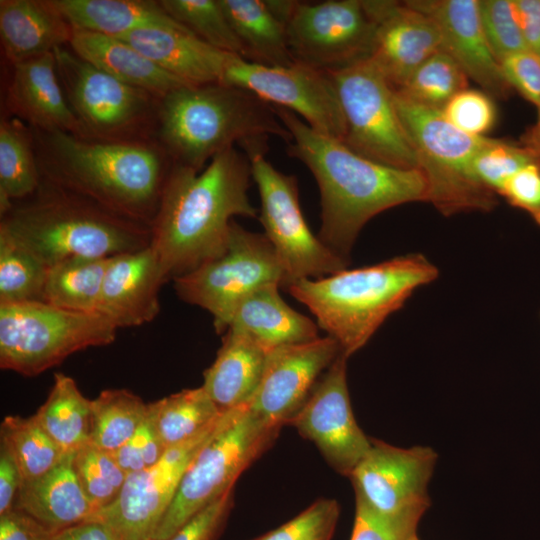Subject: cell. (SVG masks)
<instances>
[{"instance_id": "51", "label": "cell", "mask_w": 540, "mask_h": 540, "mask_svg": "<svg viewBox=\"0 0 540 540\" xmlns=\"http://www.w3.org/2000/svg\"><path fill=\"white\" fill-rule=\"evenodd\" d=\"M52 531L18 509L0 515V540H54Z\"/></svg>"}, {"instance_id": "5", "label": "cell", "mask_w": 540, "mask_h": 540, "mask_svg": "<svg viewBox=\"0 0 540 540\" xmlns=\"http://www.w3.org/2000/svg\"><path fill=\"white\" fill-rule=\"evenodd\" d=\"M437 276V267L423 255L408 254L318 279H300L287 289L349 358L416 289Z\"/></svg>"}, {"instance_id": "18", "label": "cell", "mask_w": 540, "mask_h": 540, "mask_svg": "<svg viewBox=\"0 0 540 540\" xmlns=\"http://www.w3.org/2000/svg\"><path fill=\"white\" fill-rule=\"evenodd\" d=\"M436 460L437 454L429 447L400 448L371 438L369 451L349 478L356 498L380 514L425 512Z\"/></svg>"}, {"instance_id": "17", "label": "cell", "mask_w": 540, "mask_h": 540, "mask_svg": "<svg viewBox=\"0 0 540 540\" xmlns=\"http://www.w3.org/2000/svg\"><path fill=\"white\" fill-rule=\"evenodd\" d=\"M347 359L342 354L336 358L289 424L316 445L335 471L349 477L369 451L371 438L359 427L352 411Z\"/></svg>"}, {"instance_id": "8", "label": "cell", "mask_w": 540, "mask_h": 540, "mask_svg": "<svg viewBox=\"0 0 540 540\" xmlns=\"http://www.w3.org/2000/svg\"><path fill=\"white\" fill-rule=\"evenodd\" d=\"M394 99L418 169L428 183L427 202L445 216L492 210L497 204L496 194L473 176L470 167L490 138L461 131L440 110L416 104L395 92Z\"/></svg>"}, {"instance_id": "32", "label": "cell", "mask_w": 540, "mask_h": 540, "mask_svg": "<svg viewBox=\"0 0 540 540\" xmlns=\"http://www.w3.org/2000/svg\"><path fill=\"white\" fill-rule=\"evenodd\" d=\"M32 129L18 118L2 115L0 121V215L40 186Z\"/></svg>"}, {"instance_id": "52", "label": "cell", "mask_w": 540, "mask_h": 540, "mask_svg": "<svg viewBox=\"0 0 540 540\" xmlns=\"http://www.w3.org/2000/svg\"><path fill=\"white\" fill-rule=\"evenodd\" d=\"M22 483L19 468L8 448H0V515L14 509L16 497Z\"/></svg>"}, {"instance_id": "57", "label": "cell", "mask_w": 540, "mask_h": 540, "mask_svg": "<svg viewBox=\"0 0 540 540\" xmlns=\"http://www.w3.org/2000/svg\"><path fill=\"white\" fill-rule=\"evenodd\" d=\"M153 540V539H152Z\"/></svg>"}, {"instance_id": "11", "label": "cell", "mask_w": 540, "mask_h": 540, "mask_svg": "<svg viewBox=\"0 0 540 540\" xmlns=\"http://www.w3.org/2000/svg\"><path fill=\"white\" fill-rule=\"evenodd\" d=\"M268 136L241 142L260 196V222L287 277V286L300 279H318L347 268L349 260L316 237L303 216L297 179L266 159Z\"/></svg>"}, {"instance_id": "10", "label": "cell", "mask_w": 540, "mask_h": 540, "mask_svg": "<svg viewBox=\"0 0 540 540\" xmlns=\"http://www.w3.org/2000/svg\"><path fill=\"white\" fill-rule=\"evenodd\" d=\"M117 329L99 313L46 302L0 304V366L35 376L77 351L112 343Z\"/></svg>"}, {"instance_id": "31", "label": "cell", "mask_w": 540, "mask_h": 540, "mask_svg": "<svg viewBox=\"0 0 540 540\" xmlns=\"http://www.w3.org/2000/svg\"><path fill=\"white\" fill-rule=\"evenodd\" d=\"M243 48V59L270 67L295 63L289 49L285 24L267 0H220Z\"/></svg>"}, {"instance_id": "41", "label": "cell", "mask_w": 540, "mask_h": 540, "mask_svg": "<svg viewBox=\"0 0 540 540\" xmlns=\"http://www.w3.org/2000/svg\"><path fill=\"white\" fill-rule=\"evenodd\" d=\"M73 466L94 513L111 505L119 496L128 474L113 453L87 443L74 453Z\"/></svg>"}, {"instance_id": "44", "label": "cell", "mask_w": 540, "mask_h": 540, "mask_svg": "<svg viewBox=\"0 0 540 540\" xmlns=\"http://www.w3.org/2000/svg\"><path fill=\"white\" fill-rule=\"evenodd\" d=\"M339 514L336 500L321 498L290 521L253 540H331Z\"/></svg>"}, {"instance_id": "3", "label": "cell", "mask_w": 540, "mask_h": 540, "mask_svg": "<svg viewBox=\"0 0 540 540\" xmlns=\"http://www.w3.org/2000/svg\"><path fill=\"white\" fill-rule=\"evenodd\" d=\"M31 129L41 180L151 227L172 167L156 140L97 141Z\"/></svg>"}, {"instance_id": "25", "label": "cell", "mask_w": 540, "mask_h": 540, "mask_svg": "<svg viewBox=\"0 0 540 540\" xmlns=\"http://www.w3.org/2000/svg\"><path fill=\"white\" fill-rule=\"evenodd\" d=\"M74 29L51 0H1L0 39L9 65L68 46Z\"/></svg>"}, {"instance_id": "26", "label": "cell", "mask_w": 540, "mask_h": 540, "mask_svg": "<svg viewBox=\"0 0 540 540\" xmlns=\"http://www.w3.org/2000/svg\"><path fill=\"white\" fill-rule=\"evenodd\" d=\"M68 454L43 476L21 483L15 509L25 512L54 532L87 521L94 514Z\"/></svg>"}, {"instance_id": "49", "label": "cell", "mask_w": 540, "mask_h": 540, "mask_svg": "<svg viewBox=\"0 0 540 540\" xmlns=\"http://www.w3.org/2000/svg\"><path fill=\"white\" fill-rule=\"evenodd\" d=\"M232 490L201 510L168 540H217L233 506Z\"/></svg>"}, {"instance_id": "38", "label": "cell", "mask_w": 540, "mask_h": 540, "mask_svg": "<svg viewBox=\"0 0 540 540\" xmlns=\"http://www.w3.org/2000/svg\"><path fill=\"white\" fill-rule=\"evenodd\" d=\"M49 268L0 227V304L43 302Z\"/></svg>"}, {"instance_id": "46", "label": "cell", "mask_w": 540, "mask_h": 540, "mask_svg": "<svg viewBox=\"0 0 540 540\" xmlns=\"http://www.w3.org/2000/svg\"><path fill=\"white\" fill-rule=\"evenodd\" d=\"M442 113L455 127L474 136H484L496 120V108L490 95L469 88L453 96Z\"/></svg>"}, {"instance_id": "12", "label": "cell", "mask_w": 540, "mask_h": 540, "mask_svg": "<svg viewBox=\"0 0 540 540\" xmlns=\"http://www.w3.org/2000/svg\"><path fill=\"white\" fill-rule=\"evenodd\" d=\"M185 302L207 310L218 334L227 331L238 304L267 284L287 286V277L265 234L253 233L234 220L225 250L193 271L175 278Z\"/></svg>"}, {"instance_id": "23", "label": "cell", "mask_w": 540, "mask_h": 540, "mask_svg": "<svg viewBox=\"0 0 540 540\" xmlns=\"http://www.w3.org/2000/svg\"><path fill=\"white\" fill-rule=\"evenodd\" d=\"M166 283L151 246L110 257L97 313L117 328L152 321L160 310L159 290Z\"/></svg>"}, {"instance_id": "1", "label": "cell", "mask_w": 540, "mask_h": 540, "mask_svg": "<svg viewBox=\"0 0 540 540\" xmlns=\"http://www.w3.org/2000/svg\"><path fill=\"white\" fill-rule=\"evenodd\" d=\"M251 178L249 159L235 146L200 172L172 164L150 242L166 282L220 255L234 216H257L248 197Z\"/></svg>"}, {"instance_id": "48", "label": "cell", "mask_w": 540, "mask_h": 540, "mask_svg": "<svg viewBox=\"0 0 540 540\" xmlns=\"http://www.w3.org/2000/svg\"><path fill=\"white\" fill-rule=\"evenodd\" d=\"M511 88L534 104L540 117V57L530 51L510 55L500 62Z\"/></svg>"}, {"instance_id": "37", "label": "cell", "mask_w": 540, "mask_h": 540, "mask_svg": "<svg viewBox=\"0 0 540 540\" xmlns=\"http://www.w3.org/2000/svg\"><path fill=\"white\" fill-rule=\"evenodd\" d=\"M1 443L13 456L22 482L35 480L57 466L64 453L41 428L34 416H6L1 423Z\"/></svg>"}, {"instance_id": "22", "label": "cell", "mask_w": 540, "mask_h": 540, "mask_svg": "<svg viewBox=\"0 0 540 540\" xmlns=\"http://www.w3.org/2000/svg\"><path fill=\"white\" fill-rule=\"evenodd\" d=\"M9 66L5 115L36 130L62 131L80 137L79 124L58 77L54 52Z\"/></svg>"}, {"instance_id": "42", "label": "cell", "mask_w": 540, "mask_h": 540, "mask_svg": "<svg viewBox=\"0 0 540 540\" xmlns=\"http://www.w3.org/2000/svg\"><path fill=\"white\" fill-rule=\"evenodd\" d=\"M537 161L540 159L524 146L490 138L473 157L470 167L482 185L499 194L512 175Z\"/></svg>"}, {"instance_id": "6", "label": "cell", "mask_w": 540, "mask_h": 540, "mask_svg": "<svg viewBox=\"0 0 540 540\" xmlns=\"http://www.w3.org/2000/svg\"><path fill=\"white\" fill-rule=\"evenodd\" d=\"M0 227L48 268L69 258L112 257L150 245L149 225L119 216L43 180L31 196L16 201Z\"/></svg>"}, {"instance_id": "27", "label": "cell", "mask_w": 540, "mask_h": 540, "mask_svg": "<svg viewBox=\"0 0 540 540\" xmlns=\"http://www.w3.org/2000/svg\"><path fill=\"white\" fill-rule=\"evenodd\" d=\"M267 354L247 334L227 329L202 385L222 412L249 403L261 381Z\"/></svg>"}, {"instance_id": "35", "label": "cell", "mask_w": 540, "mask_h": 540, "mask_svg": "<svg viewBox=\"0 0 540 540\" xmlns=\"http://www.w3.org/2000/svg\"><path fill=\"white\" fill-rule=\"evenodd\" d=\"M148 409L166 450L195 437L225 413L202 386L184 389L152 402Z\"/></svg>"}, {"instance_id": "34", "label": "cell", "mask_w": 540, "mask_h": 540, "mask_svg": "<svg viewBox=\"0 0 540 540\" xmlns=\"http://www.w3.org/2000/svg\"><path fill=\"white\" fill-rule=\"evenodd\" d=\"M110 257L79 256L49 267L43 302L79 312L97 313Z\"/></svg>"}, {"instance_id": "19", "label": "cell", "mask_w": 540, "mask_h": 540, "mask_svg": "<svg viewBox=\"0 0 540 540\" xmlns=\"http://www.w3.org/2000/svg\"><path fill=\"white\" fill-rule=\"evenodd\" d=\"M340 354L339 344L330 336L272 349L247 407L269 424L279 427L289 424L319 376Z\"/></svg>"}, {"instance_id": "13", "label": "cell", "mask_w": 540, "mask_h": 540, "mask_svg": "<svg viewBox=\"0 0 540 540\" xmlns=\"http://www.w3.org/2000/svg\"><path fill=\"white\" fill-rule=\"evenodd\" d=\"M345 120L342 143L375 162L418 169L417 158L400 120L394 91L369 58L327 73Z\"/></svg>"}, {"instance_id": "15", "label": "cell", "mask_w": 540, "mask_h": 540, "mask_svg": "<svg viewBox=\"0 0 540 540\" xmlns=\"http://www.w3.org/2000/svg\"><path fill=\"white\" fill-rule=\"evenodd\" d=\"M221 83L292 111L323 135L344 139V116L335 86L325 72L297 62L287 67L264 66L233 55Z\"/></svg>"}, {"instance_id": "16", "label": "cell", "mask_w": 540, "mask_h": 540, "mask_svg": "<svg viewBox=\"0 0 540 540\" xmlns=\"http://www.w3.org/2000/svg\"><path fill=\"white\" fill-rule=\"evenodd\" d=\"M219 420L190 440L166 450L154 466L128 474L117 499L89 520L103 522L120 540H152L185 470Z\"/></svg>"}, {"instance_id": "4", "label": "cell", "mask_w": 540, "mask_h": 540, "mask_svg": "<svg viewBox=\"0 0 540 540\" xmlns=\"http://www.w3.org/2000/svg\"><path fill=\"white\" fill-rule=\"evenodd\" d=\"M270 135L291 140L274 106L238 87L188 84L160 101L155 140L173 165L200 172L235 144Z\"/></svg>"}, {"instance_id": "7", "label": "cell", "mask_w": 540, "mask_h": 540, "mask_svg": "<svg viewBox=\"0 0 540 540\" xmlns=\"http://www.w3.org/2000/svg\"><path fill=\"white\" fill-rule=\"evenodd\" d=\"M280 428L259 418L247 405L225 412L185 470L153 540H168L232 490L240 474L271 445Z\"/></svg>"}, {"instance_id": "29", "label": "cell", "mask_w": 540, "mask_h": 540, "mask_svg": "<svg viewBox=\"0 0 540 540\" xmlns=\"http://www.w3.org/2000/svg\"><path fill=\"white\" fill-rule=\"evenodd\" d=\"M278 284H267L246 296L236 307L229 328L251 337L266 351L317 339L318 325L292 309Z\"/></svg>"}, {"instance_id": "33", "label": "cell", "mask_w": 540, "mask_h": 540, "mask_svg": "<svg viewBox=\"0 0 540 540\" xmlns=\"http://www.w3.org/2000/svg\"><path fill=\"white\" fill-rule=\"evenodd\" d=\"M33 416L66 454L75 453L89 443L91 400L85 398L76 382L63 373L55 374L46 401Z\"/></svg>"}, {"instance_id": "53", "label": "cell", "mask_w": 540, "mask_h": 540, "mask_svg": "<svg viewBox=\"0 0 540 540\" xmlns=\"http://www.w3.org/2000/svg\"><path fill=\"white\" fill-rule=\"evenodd\" d=\"M528 51L540 57V0H513Z\"/></svg>"}, {"instance_id": "56", "label": "cell", "mask_w": 540, "mask_h": 540, "mask_svg": "<svg viewBox=\"0 0 540 540\" xmlns=\"http://www.w3.org/2000/svg\"><path fill=\"white\" fill-rule=\"evenodd\" d=\"M414 540H419L418 537H416Z\"/></svg>"}, {"instance_id": "45", "label": "cell", "mask_w": 540, "mask_h": 540, "mask_svg": "<svg viewBox=\"0 0 540 540\" xmlns=\"http://www.w3.org/2000/svg\"><path fill=\"white\" fill-rule=\"evenodd\" d=\"M425 512L413 511L396 516L380 514L356 498L351 540H414Z\"/></svg>"}, {"instance_id": "55", "label": "cell", "mask_w": 540, "mask_h": 540, "mask_svg": "<svg viewBox=\"0 0 540 540\" xmlns=\"http://www.w3.org/2000/svg\"><path fill=\"white\" fill-rule=\"evenodd\" d=\"M522 142L524 147L528 148L540 159V117L537 123L524 134Z\"/></svg>"}, {"instance_id": "28", "label": "cell", "mask_w": 540, "mask_h": 540, "mask_svg": "<svg viewBox=\"0 0 540 540\" xmlns=\"http://www.w3.org/2000/svg\"><path fill=\"white\" fill-rule=\"evenodd\" d=\"M68 46L80 58L117 80L159 97L189 84L117 37L74 30Z\"/></svg>"}, {"instance_id": "50", "label": "cell", "mask_w": 540, "mask_h": 540, "mask_svg": "<svg viewBox=\"0 0 540 540\" xmlns=\"http://www.w3.org/2000/svg\"><path fill=\"white\" fill-rule=\"evenodd\" d=\"M499 195L512 206L527 212L540 225V161L528 164L512 175Z\"/></svg>"}, {"instance_id": "14", "label": "cell", "mask_w": 540, "mask_h": 540, "mask_svg": "<svg viewBox=\"0 0 540 540\" xmlns=\"http://www.w3.org/2000/svg\"><path fill=\"white\" fill-rule=\"evenodd\" d=\"M285 28L294 61L330 73L369 58L375 20L366 0L295 1Z\"/></svg>"}, {"instance_id": "47", "label": "cell", "mask_w": 540, "mask_h": 540, "mask_svg": "<svg viewBox=\"0 0 540 540\" xmlns=\"http://www.w3.org/2000/svg\"><path fill=\"white\" fill-rule=\"evenodd\" d=\"M165 452L148 409L142 425L113 455L121 468L131 474L154 466Z\"/></svg>"}, {"instance_id": "21", "label": "cell", "mask_w": 540, "mask_h": 540, "mask_svg": "<svg viewBox=\"0 0 540 540\" xmlns=\"http://www.w3.org/2000/svg\"><path fill=\"white\" fill-rule=\"evenodd\" d=\"M405 3L436 24L442 50L489 95L506 98L511 90L485 37L479 0H409Z\"/></svg>"}, {"instance_id": "9", "label": "cell", "mask_w": 540, "mask_h": 540, "mask_svg": "<svg viewBox=\"0 0 540 540\" xmlns=\"http://www.w3.org/2000/svg\"><path fill=\"white\" fill-rule=\"evenodd\" d=\"M58 77L79 124L80 138L97 141L155 140L162 97L125 84L76 55L54 50Z\"/></svg>"}, {"instance_id": "40", "label": "cell", "mask_w": 540, "mask_h": 540, "mask_svg": "<svg viewBox=\"0 0 540 540\" xmlns=\"http://www.w3.org/2000/svg\"><path fill=\"white\" fill-rule=\"evenodd\" d=\"M166 13L201 41L243 58V48L220 0H160Z\"/></svg>"}, {"instance_id": "39", "label": "cell", "mask_w": 540, "mask_h": 540, "mask_svg": "<svg viewBox=\"0 0 540 540\" xmlns=\"http://www.w3.org/2000/svg\"><path fill=\"white\" fill-rule=\"evenodd\" d=\"M468 88V76L445 51L425 60L397 90L401 97L416 104L442 111L458 92Z\"/></svg>"}, {"instance_id": "20", "label": "cell", "mask_w": 540, "mask_h": 540, "mask_svg": "<svg viewBox=\"0 0 540 540\" xmlns=\"http://www.w3.org/2000/svg\"><path fill=\"white\" fill-rule=\"evenodd\" d=\"M375 20L371 62L393 90L399 89L430 56L442 50L434 21L405 1L366 0Z\"/></svg>"}, {"instance_id": "2", "label": "cell", "mask_w": 540, "mask_h": 540, "mask_svg": "<svg viewBox=\"0 0 540 540\" xmlns=\"http://www.w3.org/2000/svg\"><path fill=\"white\" fill-rule=\"evenodd\" d=\"M274 109L291 134L287 153L303 162L318 184L319 238L340 256L348 259L359 232L375 215L401 204L427 202L428 183L420 169L367 159L314 130L292 111Z\"/></svg>"}, {"instance_id": "43", "label": "cell", "mask_w": 540, "mask_h": 540, "mask_svg": "<svg viewBox=\"0 0 540 540\" xmlns=\"http://www.w3.org/2000/svg\"><path fill=\"white\" fill-rule=\"evenodd\" d=\"M479 14L488 45L499 63L510 55L528 50L513 0H479Z\"/></svg>"}, {"instance_id": "24", "label": "cell", "mask_w": 540, "mask_h": 540, "mask_svg": "<svg viewBox=\"0 0 540 540\" xmlns=\"http://www.w3.org/2000/svg\"><path fill=\"white\" fill-rule=\"evenodd\" d=\"M117 38L168 73L195 85L221 83L234 55L206 44L182 25L145 27Z\"/></svg>"}, {"instance_id": "36", "label": "cell", "mask_w": 540, "mask_h": 540, "mask_svg": "<svg viewBox=\"0 0 540 540\" xmlns=\"http://www.w3.org/2000/svg\"><path fill=\"white\" fill-rule=\"evenodd\" d=\"M148 414V404L126 389L103 390L91 400L89 443L114 453L138 430Z\"/></svg>"}, {"instance_id": "30", "label": "cell", "mask_w": 540, "mask_h": 540, "mask_svg": "<svg viewBox=\"0 0 540 540\" xmlns=\"http://www.w3.org/2000/svg\"><path fill=\"white\" fill-rule=\"evenodd\" d=\"M74 30L121 37L154 26L181 25L159 1L151 0H51Z\"/></svg>"}, {"instance_id": "54", "label": "cell", "mask_w": 540, "mask_h": 540, "mask_svg": "<svg viewBox=\"0 0 540 540\" xmlns=\"http://www.w3.org/2000/svg\"><path fill=\"white\" fill-rule=\"evenodd\" d=\"M54 540H120L115 532L98 520H87L57 532Z\"/></svg>"}]
</instances>
